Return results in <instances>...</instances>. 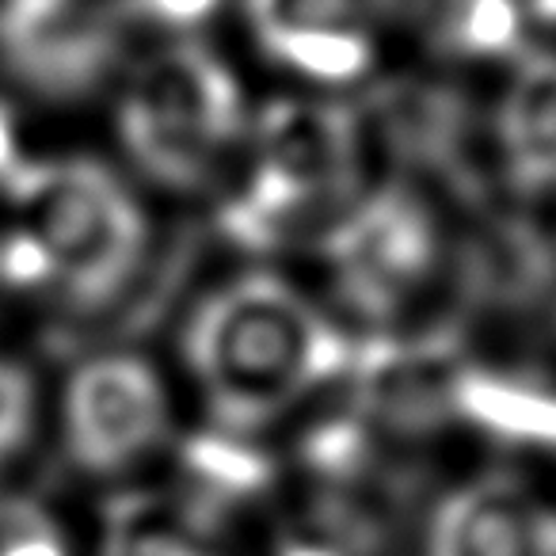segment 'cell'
Returning a JSON list of instances; mask_svg holds the SVG:
<instances>
[{"label": "cell", "instance_id": "1", "mask_svg": "<svg viewBox=\"0 0 556 556\" xmlns=\"http://www.w3.org/2000/svg\"><path fill=\"white\" fill-rule=\"evenodd\" d=\"M194 424L275 439L358 381L363 351L287 263H240L199 278L161 340Z\"/></svg>", "mask_w": 556, "mask_h": 556}, {"label": "cell", "instance_id": "2", "mask_svg": "<svg viewBox=\"0 0 556 556\" xmlns=\"http://www.w3.org/2000/svg\"><path fill=\"white\" fill-rule=\"evenodd\" d=\"M290 267L363 355L401 351L439 332L457 305L472 229L439 179L386 161Z\"/></svg>", "mask_w": 556, "mask_h": 556}, {"label": "cell", "instance_id": "3", "mask_svg": "<svg viewBox=\"0 0 556 556\" xmlns=\"http://www.w3.org/2000/svg\"><path fill=\"white\" fill-rule=\"evenodd\" d=\"M260 100L225 35L134 50L100 103V149L156 206L199 217L229 179Z\"/></svg>", "mask_w": 556, "mask_h": 556}, {"label": "cell", "instance_id": "4", "mask_svg": "<svg viewBox=\"0 0 556 556\" xmlns=\"http://www.w3.org/2000/svg\"><path fill=\"white\" fill-rule=\"evenodd\" d=\"M381 168L366 103L263 92L252 134L199 222L222 260L290 267Z\"/></svg>", "mask_w": 556, "mask_h": 556}, {"label": "cell", "instance_id": "5", "mask_svg": "<svg viewBox=\"0 0 556 556\" xmlns=\"http://www.w3.org/2000/svg\"><path fill=\"white\" fill-rule=\"evenodd\" d=\"M47 260V302L73 332H123L168 255V210L103 149L27 161L4 184Z\"/></svg>", "mask_w": 556, "mask_h": 556}, {"label": "cell", "instance_id": "6", "mask_svg": "<svg viewBox=\"0 0 556 556\" xmlns=\"http://www.w3.org/2000/svg\"><path fill=\"white\" fill-rule=\"evenodd\" d=\"M191 424L161 340L88 336L47 389L58 454L73 477L96 488H123L168 469Z\"/></svg>", "mask_w": 556, "mask_h": 556}, {"label": "cell", "instance_id": "7", "mask_svg": "<svg viewBox=\"0 0 556 556\" xmlns=\"http://www.w3.org/2000/svg\"><path fill=\"white\" fill-rule=\"evenodd\" d=\"M225 39L275 96L366 103L396 73L393 0H232Z\"/></svg>", "mask_w": 556, "mask_h": 556}, {"label": "cell", "instance_id": "8", "mask_svg": "<svg viewBox=\"0 0 556 556\" xmlns=\"http://www.w3.org/2000/svg\"><path fill=\"white\" fill-rule=\"evenodd\" d=\"M472 172L530 229H556V50L533 47L477 92Z\"/></svg>", "mask_w": 556, "mask_h": 556}, {"label": "cell", "instance_id": "9", "mask_svg": "<svg viewBox=\"0 0 556 556\" xmlns=\"http://www.w3.org/2000/svg\"><path fill=\"white\" fill-rule=\"evenodd\" d=\"M130 54L115 0H0V65L50 103H103Z\"/></svg>", "mask_w": 556, "mask_h": 556}, {"label": "cell", "instance_id": "10", "mask_svg": "<svg viewBox=\"0 0 556 556\" xmlns=\"http://www.w3.org/2000/svg\"><path fill=\"white\" fill-rule=\"evenodd\" d=\"M419 556H556V495L522 469L462 472L424 507Z\"/></svg>", "mask_w": 556, "mask_h": 556}, {"label": "cell", "instance_id": "11", "mask_svg": "<svg viewBox=\"0 0 556 556\" xmlns=\"http://www.w3.org/2000/svg\"><path fill=\"white\" fill-rule=\"evenodd\" d=\"M396 73L480 92L533 42L522 0H393Z\"/></svg>", "mask_w": 556, "mask_h": 556}, {"label": "cell", "instance_id": "12", "mask_svg": "<svg viewBox=\"0 0 556 556\" xmlns=\"http://www.w3.org/2000/svg\"><path fill=\"white\" fill-rule=\"evenodd\" d=\"M232 0H115L134 50L225 35Z\"/></svg>", "mask_w": 556, "mask_h": 556}, {"label": "cell", "instance_id": "13", "mask_svg": "<svg viewBox=\"0 0 556 556\" xmlns=\"http://www.w3.org/2000/svg\"><path fill=\"white\" fill-rule=\"evenodd\" d=\"M0 556H77V538L42 495L0 488Z\"/></svg>", "mask_w": 556, "mask_h": 556}, {"label": "cell", "instance_id": "14", "mask_svg": "<svg viewBox=\"0 0 556 556\" xmlns=\"http://www.w3.org/2000/svg\"><path fill=\"white\" fill-rule=\"evenodd\" d=\"M47 427V386L16 355L0 351V469H9Z\"/></svg>", "mask_w": 556, "mask_h": 556}, {"label": "cell", "instance_id": "15", "mask_svg": "<svg viewBox=\"0 0 556 556\" xmlns=\"http://www.w3.org/2000/svg\"><path fill=\"white\" fill-rule=\"evenodd\" d=\"M24 164L27 156L20 153V141H16V115H12L9 103H0V187L9 184Z\"/></svg>", "mask_w": 556, "mask_h": 556}, {"label": "cell", "instance_id": "16", "mask_svg": "<svg viewBox=\"0 0 556 556\" xmlns=\"http://www.w3.org/2000/svg\"><path fill=\"white\" fill-rule=\"evenodd\" d=\"M526 20H530V31L538 47L556 50V0H522Z\"/></svg>", "mask_w": 556, "mask_h": 556}]
</instances>
